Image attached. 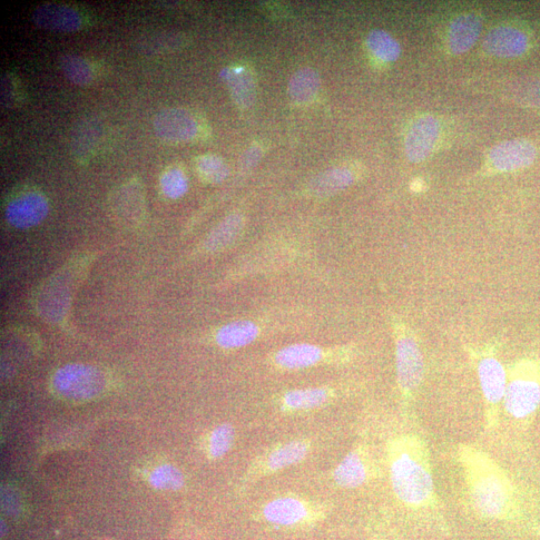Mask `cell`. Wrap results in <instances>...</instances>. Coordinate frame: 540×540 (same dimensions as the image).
<instances>
[{"label": "cell", "mask_w": 540, "mask_h": 540, "mask_svg": "<svg viewBox=\"0 0 540 540\" xmlns=\"http://www.w3.org/2000/svg\"><path fill=\"white\" fill-rule=\"evenodd\" d=\"M457 458L476 512L488 519L514 517L517 510L516 490L505 469L473 446L461 445Z\"/></svg>", "instance_id": "obj_1"}, {"label": "cell", "mask_w": 540, "mask_h": 540, "mask_svg": "<svg viewBox=\"0 0 540 540\" xmlns=\"http://www.w3.org/2000/svg\"><path fill=\"white\" fill-rule=\"evenodd\" d=\"M392 490L399 502L414 509L436 504V486L429 451L415 435L392 439L388 448Z\"/></svg>", "instance_id": "obj_2"}, {"label": "cell", "mask_w": 540, "mask_h": 540, "mask_svg": "<svg viewBox=\"0 0 540 540\" xmlns=\"http://www.w3.org/2000/svg\"><path fill=\"white\" fill-rule=\"evenodd\" d=\"M506 414L516 421L533 418L540 407V358L517 360L507 372Z\"/></svg>", "instance_id": "obj_3"}, {"label": "cell", "mask_w": 540, "mask_h": 540, "mask_svg": "<svg viewBox=\"0 0 540 540\" xmlns=\"http://www.w3.org/2000/svg\"><path fill=\"white\" fill-rule=\"evenodd\" d=\"M107 378L97 368L85 365L65 366L55 372L53 388L56 394L71 400L93 399L103 394Z\"/></svg>", "instance_id": "obj_4"}, {"label": "cell", "mask_w": 540, "mask_h": 540, "mask_svg": "<svg viewBox=\"0 0 540 540\" xmlns=\"http://www.w3.org/2000/svg\"><path fill=\"white\" fill-rule=\"evenodd\" d=\"M49 211L46 196L36 190L19 192L5 206V219L17 230H29L42 223Z\"/></svg>", "instance_id": "obj_5"}, {"label": "cell", "mask_w": 540, "mask_h": 540, "mask_svg": "<svg viewBox=\"0 0 540 540\" xmlns=\"http://www.w3.org/2000/svg\"><path fill=\"white\" fill-rule=\"evenodd\" d=\"M397 371L401 391L407 397L414 395L425 373L424 357L414 338L404 336L398 339Z\"/></svg>", "instance_id": "obj_6"}, {"label": "cell", "mask_w": 540, "mask_h": 540, "mask_svg": "<svg viewBox=\"0 0 540 540\" xmlns=\"http://www.w3.org/2000/svg\"><path fill=\"white\" fill-rule=\"evenodd\" d=\"M157 136L166 142H189L199 135L200 126L194 115L184 108H165L154 117Z\"/></svg>", "instance_id": "obj_7"}, {"label": "cell", "mask_w": 540, "mask_h": 540, "mask_svg": "<svg viewBox=\"0 0 540 540\" xmlns=\"http://www.w3.org/2000/svg\"><path fill=\"white\" fill-rule=\"evenodd\" d=\"M33 21L38 27L49 31L72 33L83 26V16L76 8L61 4H44L37 6Z\"/></svg>", "instance_id": "obj_8"}, {"label": "cell", "mask_w": 540, "mask_h": 540, "mask_svg": "<svg viewBox=\"0 0 540 540\" xmlns=\"http://www.w3.org/2000/svg\"><path fill=\"white\" fill-rule=\"evenodd\" d=\"M119 220L131 227H137L145 218L144 194L140 182L132 181L117 189L112 201Z\"/></svg>", "instance_id": "obj_9"}, {"label": "cell", "mask_w": 540, "mask_h": 540, "mask_svg": "<svg viewBox=\"0 0 540 540\" xmlns=\"http://www.w3.org/2000/svg\"><path fill=\"white\" fill-rule=\"evenodd\" d=\"M439 135V123L434 116L425 115L411 125L406 140V152L411 162H424L431 153Z\"/></svg>", "instance_id": "obj_10"}, {"label": "cell", "mask_w": 540, "mask_h": 540, "mask_svg": "<svg viewBox=\"0 0 540 540\" xmlns=\"http://www.w3.org/2000/svg\"><path fill=\"white\" fill-rule=\"evenodd\" d=\"M536 149L526 141L500 143L489 153L490 162L499 172H514L527 168L536 159Z\"/></svg>", "instance_id": "obj_11"}, {"label": "cell", "mask_w": 540, "mask_h": 540, "mask_svg": "<svg viewBox=\"0 0 540 540\" xmlns=\"http://www.w3.org/2000/svg\"><path fill=\"white\" fill-rule=\"evenodd\" d=\"M478 377L486 404L496 412L505 398L507 372L496 358H486L479 362Z\"/></svg>", "instance_id": "obj_12"}, {"label": "cell", "mask_w": 540, "mask_h": 540, "mask_svg": "<svg viewBox=\"0 0 540 540\" xmlns=\"http://www.w3.org/2000/svg\"><path fill=\"white\" fill-rule=\"evenodd\" d=\"M527 45L526 35L519 29L509 26L495 28L484 43L488 54L499 57H515L523 54Z\"/></svg>", "instance_id": "obj_13"}, {"label": "cell", "mask_w": 540, "mask_h": 540, "mask_svg": "<svg viewBox=\"0 0 540 540\" xmlns=\"http://www.w3.org/2000/svg\"><path fill=\"white\" fill-rule=\"evenodd\" d=\"M481 31V19L476 14H466L455 19L448 32L449 51L455 54L466 53Z\"/></svg>", "instance_id": "obj_14"}, {"label": "cell", "mask_w": 540, "mask_h": 540, "mask_svg": "<svg viewBox=\"0 0 540 540\" xmlns=\"http://www.w3.org/2000/svg\"><path fill=\"white\" fill-rule=\"evenodd\" d=\"M221 81L228 84L235 103L241 108L250 107L257 97L253 76L245 68L225 67L221 72Z\"/></svg>", "instance_id": "obj_15"}, {"label": "cell", "mask_w": 540, "mask_h": 540, "mask_svg": "<svg viewBox=\"0 0 540 540\" xmlns=\"http://www.w3.org/2000/svg\"><path fill=\"white\" fill-rule=\"evenodd\" d=\"M369 476L367 460L355 450L349 454L333 473L336 483L345 488H357L366 484Z\"/></svg>", "instance_id": "obj_16"}, {"label": "cell", "mask_w": 540, "mask_h": 540, "mask_svg": "<svg viewBox=\"0 0 540 540\" xmlns=\"http://www.w3.org/2000/svg\"><path fill=\"white\" fill-rule=\"evenodd\" d=\"M355 181L352 172L345 168H336L319 173L309 185V191L316 198L326 199L335 195Z\"/></svg>", "instance_id": "obj_17"}, {"label": "cell", "mask_w": 540, "mask_h": 540, "mask_svg": "<svg viewBox=\"0 0 540 540\" xmlns=\"http://www.w3.org/2000/svg\"><path fill=\"white\" fill-rule=\"evenodd\" d=\"M263 515L270 523L292 525L308 516V508L299 499L283 497L272 500L264 507Z\"/></svg>", "instance_id": "obj_18"}, {"label": "cell", "mask_w": 540, "mask_h": 540, "mask_svg": "<svg viewBox=\"0 0 540 540\" xmlns=\"http://www.w3.org/2000/svg\"><path fill=\"white\" fill-rule=\"evenodd\" d=\"M259 333L260 329L257 324L249 320H239L222 327L215 339L222 349H240L250 345L257 339Z\"/></svg>", "instance_id": "obj_19"}, {"label": "cell", "mask_w": 540, "mask_h": 540, "mask_svg": "<svg viewBox=\"0 0 540 540\" xmlns=\"http://www.w3.org/2000/svg\"><path fill=\"white\" fill-rule=\"evenodd\" d=\"M321 358L322 351L319 347L299 343L280 350L276 361L283 368L301 369L316 366Z\"/></svg>", "instance_id": "obj_20"}, {"label": "cell", "mask_w": 540, "mask_h": 540, "mask_svg": "<svg viewBox=\"0 0 540 540\" xmlns=\"http://www.w3.org/2000/svg\"><path fill=\"white\" fill-rule=\"evenodd\" d=\"M320 88V78L312 68L304 67L294 74L289 83V95L297 104H308L316 98Z\"/></svg>", "instance_id": "obj_21"}, {"label": "cell", "mask_w": 540, "mask_h": 540, "mask_svg": "<svg viewBox=\"0 0 540 540\" xmlns=\"http://www.w3.org/2000/svg\"><path fill=\"white\" fill-rule=\"evenodd\" d=\"M243 228V219L239 213H232L221 221L211 231L204 241L205 250L218 252L230 247L238 239Z\"/></svg>", "instance_id": "obj_22"}, {"label": "cell", "mask_w": 540, "mask_h": 540, "mask_svg": "<svg viewBox=\"0 0 540 540\" xmlns=\"http://www.w3.org/2000/svg\"><path fill=\"white\" fill-rule=\"evenodd\" d=\"M189 39L182 33L154 32L141 37V51L149 54H159L179 51L188 44Z\"/></svg>", "instance_id": "obj_23"}, {"label": "cell", "mask_w": 540, "mask_h": 540, "mask_svg": "<svg viewBox=\"0 0 540 540\" xmlns=\"http://www.w3.org/2000/svg\"><path fill=\"white\" fill-rule=\"evenodd\" d=\"M329 399V394L323 388L298 389L288 392L283 398V405L292 410L317 408Z\"/></svg>", "instance_id": "obj_24"}, {"label": "cell", "mask_w": 540, "mask_h": 540, "mask_svg": "<svg viewBox=\"0 0 540 540\" xmlns=\"http://www.w3.org/2000/svg\"><path fill=\"white\" fill-rule=\"evenodd\" d=\"M62 71L67 80L77 85L91 84L95 77L93 67L85 58L65 54L61 58Z\"/></svg>", "instance_id": "obj_25"}, {"label": "cell", "mask_w": 540, "mask_h": 540, "mask_svg": "<svg viewBox=\"0 0 540 540\" xmlns=\"http://www.w3.org/2000/svg\"><path fill=\"white\" fill-rule=\"evenodd\" d=\"M367 44L369 52L381 62H396L400 55V46L396 39L380 29L368 34Z\"/></svg>", "instance_id": "obj_26"}, {"label": "cell", "mask_w": 540, "mask_h": 540, "mask_svg": "<svg viewBox=\"0 0 540 540\" xmlns=\"http://www.w3.org/2000/svg\"><path fill=\"white\" fill-rule=\"evenodd\" d=\"M308 446L301 441H292L274 450L268 459L270 470H280L300 463L308 455Z\"/></svg>", "instance_id": "obj_27"}, {"label": "cell", "mask_w": 540, "mask_h": 540, "mask_svg": "<svg viewBox=\"0 0 540 540\" xmlns=\"http://www.w3.org/2000/svg\"><path fill=\"white\" fill-rule=\"evenodd\" d=\"M201 178L210 183H221L230 174L229 166L221 157L213 154H205L200 157L196 162Z\"/></svg>", "instance_id": "obj_28"}, {"label": "cell", "mask_w": 540, "mask_h": 540, "mask_svg": "<svg viewBox=\"0 0 540 540\" xmlns=\"http://www.w3.org/2000/svg\"><path fill=\"white\" fill-rule=\"evenodd\" d=\"M161 189L166 198L178 200L188 191L189 182L182 170L171 168L162 175Z\"/></svg>", "instance_id": "obj_29"}, {"label": "cell", "mask_w": 540, "mask_h": 540, "mask_svg": "<svg viewBox=\"0 0 540 540\" xmlns=\"http://www.w3.org/2000/svg\"><path fill=\"white\" fill-rule=\"evenodd\" d=\"M151 484L157 489L178 490L183 486V476L181 471L170 465L157 467L151 477Z\"/></svg>", "instance_id": "obj_30"}, {"label": "cell", "mask_w": 540, "mask_h": 540, "mask_svg": "<svg viewBox=\"0 0 540 540\" xmlns=\"http://www.w3.org/2000/svg\"><path fill=\"white\" fill-rule=\"evenodd\" d=\"M234 439V429L224 424L216 427L210 438V455L213 458H221L229 453Z\"/></svg>", "instance_id": "obj_31"}, {"label": "cell", "mask_w": 540, "mask_h": 540, "mask_svg": "<svg viewBox=\"0 0 540 540\" xmlns=\"http://www.w3.org/2000/svg\"><path fill=\"white\" fill-rule=\"evenodd\" d=\"M16 102V87L14 78L7 74L2 78V103L5 107H12Z\"/></svg>", "instance_id": "obj_32"}, {"label": "cell", "mask_w": 540, "mask_h": 540, "mask_svg": "<svg viewBox=\"0 0 540 540\" xmlns=\"http://www.w3.org/2000/svg\"><path fill=\"white\" fill-rule=\"evenodd\" d=\"M262 152L260 146H252L242 156L241 164L244 169H251L260 160Z\"/></svg>", "instance_id": "obj_33"}]
</instances>
